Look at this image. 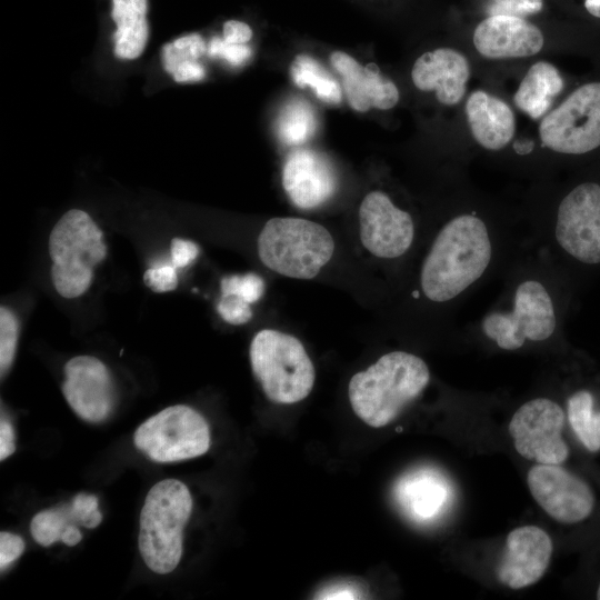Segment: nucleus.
I'll return each mask as SVG.
<instances>
[{"label":"nucleus","mask_w":600,"mask_h":600,"mask_svg":"<svg viewBox=\"0 0 600 600\" xmlns=\"http://www.w3.org/2000/svg\"><path fill=\"white\" fill-rule=\"evenodd\" d=\"M393 498L401 512L416 523H430L451 504V482L439 470L421 467L403 473L394 484Z\"/></svg>","instance_id":"obj_17"},{"label":"nucleus","mask_w":600,"mask_h":600,"mask_svg":"<svg viewBox=\"0 0 600 600\" xmlns=\"http://www.w3.org/2000/svg\"><path fill=\"white\" fill-rule=\"evenodd\" d=\"M317 123L312 106L301 98H293L279 112L277 132L284 144L299 146L314 134Z\"/></svg>","instance_id":"obj_27"},{"label":"nucleus","mask_w":600,"mask_h":600,"mask_svg":"<svg viewBox=\"0 0 600 600\" xmlns=\"http://www.w3.org/2000/svg\"><path fill=\"white\" fill-rule=\"evenodd\" d=\"M542 143L560 153L582 154L600 146V82L573 91L541 121Z\"/></svg>","instance_id":"obj_9"},{"label":"nucleus","mask_w":600,"mask_h":600,"mask_svg":"<svg viewBox=\"0 0 600 600\" xmlns=\"http://www.w3.org/2000/svg\"><path fill=\"white\" fill-rule=\"evenodd\" d=\"M527 480L534 500L557 521L576 523L593 509L588 484L559 464L539 463L530 469Z\"/></svg>","instance_id":"obj_13"},{"label":"nucleus","mask_w":600,"mask_h":600,"mask_svg":"<svg viewBox=\"0 0 600 600\" xmlns=\"http://www.w3.org/2000/svg\"><path fill=\"white\" fill-rule=\"evenodd\" d=\"M19 321L7 307L0 308V372L1 378L9 371L16 354Z\"/></svg>","instance_id":"obj_29"},{"label":"nucleus","mask_w":600,"mask_h":600,"mask_svg":"<svg viewBox=\"0 0 600 600\" xmlns=\"http://www.w3.org/2000/svg\"><path fill=\"white\" fill-rule=\"evenodd\" d=\"M147 10V0H112L114 53L119 59L133 60L143 52L149 36Z\"/></svg>","instance_id":"obj_24"},{"label":"nucleus","mask_w":600,"mask_h":600,"mask_svg":"<svg viewBox=\"0 0 600 600\" xmlns=\"http://www.w3.org/2000/svg\"><path fill=\"white\" fill-rule=\"evenodd\" d=\"M191 511L190 491L180 480H161L148 492L140 513L139 550L153 572L167 574L178 566Z\"/></svg>","instance_id":"obj_3"},{"label":"nucleus","mask_w":600,"mask_h":600,"mask_svg":"<svg viewBox=\"0 0 600 600\" xmlns=\"http://www.w3.org/2000/svg\"><path fill=\"white\" fill-rule=\"evenodd\" d=\"M470 77L467 58L451 48H439L421 54L411 70L413 84L422 91H436L444 106L461 101Z\"/></svg>","instance_id":"obj_20"},{"label":"nucleus","mask_w":600,"mask_h":600,"mask_svg":"<svg viewBox=\"0 0 600 600\" xmlns=\"http://www.w3.org/2000/svg\"><path fill=\"white\" fill-rule=\"evenodd\" d=\"M250 362L266 396L276 403H296L311 392L316 371L303 344L296 337L263 329L250 344Z\"/></svg>","instance_id":"obj_6"},{"label":"nucleus","mask_w":600,"mask_h":600,"mask_svg":"<svg viewBox=\"0 0 600 600\" xmlns=\"http://www.w3.org/2000/svg\"><path fill=\"white\" fill-rule=\"evenodd\" d=\"M49 253L53 262L51 279L63 298H77L91 286L93 267L107 256L103 234L82 210L67 211L49 236Z\"/></svg>","instance_id":"obj_5"},{"label":"nucleus","mask_w":600,"mask_h":600,"mask_svg":"<svg viewBox=\"0 0 600 600\" xmlns=\"http://www.w3.org/2000/svg\"><path fill=\"white\" fill-rule=\"evenodd\" d=\"M63 396L83 420H106L114 407V388L108 368L91 356H78L64 366Z\"/></svg>","instance_id":"obj_14"},{"label":"nucleus","mask_w":600,"mask_h":600,"mask_svg":"<svg viewBox=\"0 0 600 600\" xmlns=\"http://www.w3.org/2000/svg\"><path fill=\"white\" fill-rule=\"evenodd\" d=\"M81 539L82 534L78 526L69 527L61 537V541L67 546H76Z\"/></svg>","instance_id":"obj_40"},{"label":"nucleus","mask_w":600,"mask_h":600,"mask_svg":"<svg viewBox=\"0 0 600 600\" xmlns=\"http://www.w3.org/2000/svg\"><path fill=\"white\" fill-rule=\"evenodd\" d=\"M282 186L296 207L313 209L334 194L337 176L324 154L301 148L288 156L282 169Z\"/></svg>","instance_id":"obj_16"},{"label":"nucleus","mask_w":600,"mask_h":600,"mask_svg":"<svg viewBox=\"0 0 600 600\" xmlns=\"http://www.w3.org/2000/svg\"><path fill=\"white\" fill-rule=\"evenodd\" d=\"M429 380V368L421 358L392 351L351 378L350 404L370 427H384L423 391Z\"/></svg>","instance_id":"obj_2"},{"label":"nucleus","mask_w":600,"mask_h":600,"mask_svg":"<svg viewBox=\"0 0 600 600\" xmlns=\"http://www.w3.org/2000/svg\"><path fill=\"white\" fill-rule=\"evenodd\" d=\"M466 116L476 141L488 150H500L514 136L516 121L510 107L482 90L473 91L466 103Z\"/></svg>","instance_id":"obj_21"},{"label":"nucleus","mask_w":600,"mask_h":600,"mask_svg":"<svg viewBox=\"0 0 600 600\" xmlns=\"http://www.w3.org/2000/svg\"><path fill=\"white\" fill-rule=\"evenodd\" d=\"M143 281L154 292H168L178 286L177 268L172 263L154 266L146 270Z\"/></svg>","instance_id":"obj_33"},{"label":"nucleus","mask_w":600,"mask_h":600,"mask_svg":"<svg viewBox=\"0 0 600 600\" xmlns=\"http://www.w3.org/2000/svg\"><path fill=\"white\" fill-rule=\"evenodd\" d=\"M16 450L13 427L8 419L0 423V459L4 460Z\"/></svg>","instance_id":"obj_39"},{"label":"nucleus","mask_w":600,"mask_h":600,"mask_svg":"<svg viewBox=\"0 0 600 600\" xmlns=\"http://www.w3.org/2000/svg\"><path fill=\"white\" fill-rule=\"evenodd\" d=\"M481 326L490 340L508 351L527 341H544L557 328L552 298L540 281L524 280L516 289L511 310L487 314Z\"/></svg>","instance_id":"obj_7"},{"label":"nucleus","mask_w":600,"mask_h":600,"mask_svg":"<svg viewBox=\"0 0 600 600\" xmlns=\"http://www.w3.org/2000/svg\"><path fill=\"white\" fill-rule=\"evenodd\" d=\"M134 444L157 462H176L204 454L211 443L206 419L193 408L168 407L140 424Z\"/></svg>","instance_id":"obj_8"},{"label":"nucleus","mask_w":600,"mask_h":600,"mask_svg":"<svg viewBox=\"0 0 600 600\" xmlns=\"http://www.w3.org/2000/svg\"><path fill=\"white\" fill-rule=\"evenodd\" d=\"M597 599L600 600V584H599V588H598V591H597Z\"/></svg>","instance_id":"obj_42"},{"label":"nucleus","mask_w":600,"mask_h":600,"mask_svg":"<svg viewBox=\"0 0 600 600\" xmlns=\"http://www.w3.org/2000/svg\"><path fill=\"white\" fill-rule=\"evenodd\" d=\"M559 246L587 264L600 263V186L584 182L560 202L554 229Z\"/></svg>","instance_id":"obj_11"},{"label":"nucleus","mask_w":600,"mask_h":600,"mask_svg":"<svg viewBox=\"0 0 600 600\" xmlns=\"http://www.w3.org/2000/svg\"><path fill=\"white\" fill-rule=\"evenodd\" d=\"M252 38L251 28L238 20H228L223 23L222 39L229 43L246 44Z\"/></svg>","instance_id":"obj_38"},{"label":"nucleus","mask_w":600,"mask_h":600,"mask_svg":"<svg viewBox=\"0 0 600 600\" xmlns=\"http://www.w3.org/2000/svg\"><path fill=\"white\" fill-rule=\"evenodd\" d=\"M102 514L98 510V498L84 492L78 493L70 503L37 513L31 520L32 538L40 546L49 547L61 541L64 531L71 526L92 529L99 526Z\"/></svg>","instance_id":"obj_22"},{"label":"nucleus","mask_w":600,"mask_h":600,"mask_svg":"<svg viewBox=\"0 0 600 600\" xmlns=\"http://www.w3.org/2000/svg\"><path fill=\"white\" fill-rule=\"evenodd\" d=\"M221 294H237L249 303L257 302L264 293V281L257 273L223 277L220 281Z\"/></svg>","instance_id":"obj_30"},{"label":"nucleus","mask_w":600,"mask_h":600,"mask_svg":"<svg viewBox=\"0 0 600 600\" xmlns=\"http://www.w3.org/2000/svg\"><path fill=\"white\" fill-rule=\"evenodd\" d=\"M564 412L551 399L536 398L512 416L509 433L518 453L539 463L560 464L569 456L562 439Z\"/></svg>","instance_id":"obj_10"},{"label":"nucleus","mask_w":600,"mask_h":600,"mask_svg":"<svg viewBox=\"0 0 600 600\" xmlns=\"http://www.w3.org/2000/svg\"><path fill=\"white\" fill-rule=\"evenodd\" d=\"M543 8V0H493L489 12L491 14H509L523 18L536 14Z\"/></svg>","instance_id":"obj_34"},{"label":"nucleus","mask_w":600,"mask_h":600,"mask_svg":"<svg viewBox=\"0 0 600 600\" xmlns=\"http://www.w3.org/2000/svg\"><path fill=\"white\" fill-rule=\"evenodd\" d=\"M551 554L552 541L544 530L536 526L516 528L507 537L498 579L514 590L529 587L542 578Z\"/></svg>","instance_id":"obj_15"},{"label":"nucleus","mask_w":600,"mask_h":600,"mask_svg":"<svg viewBox=\"0 0 600 600\" xmlns=\"http://www.w3.org/2000/svg\"><path fill=\"white\" fill-rule=\"evenodd\" d=\"M584 7L590 14L600 18V0H584Z\"/></svg>","instance_id":"obj_41"},{"label":"nucleus","mask_w":600,"mask_h":600,"mask_svg":"<svg viewBox=\"0 0 600 600\" xmlns=\"http://www.w3.org/2000/svg\"><path fill=\"white\" fill-rule=\"evenodd\" d=\"M24 550V541L20 536L1 532L0 533V568L4 570L10 563L17 560Z\"/></svg>","instance_id":"obj_37"},{"label":"nucleus","mask_w":600,"mask_h":600,"mask_svg":"<svg viewBox=\"0 0 600 600\" xmlns=\"http://www.w3.org/2000/svg\"><path fill=\"white\" fill-rule=\"evenodd\" d=\"M360 239L363 247L381 259L404 254L414 239V223L382 191L369 192L359 208Z\"/></svg>","instance_id":"obj_12"},{"label":"nucleus","mask_w":600,"mask_h":600,"mask_svg":"<svg viewBox=\"0 0 600 600\" xmlns=\"http://www.w3.org/2000/svg\"><path fill=\"white\" fill-rule=\"evenodd\" d=\"M541 30L523 18L491 14L473 32L477 51L490 59L524 58L543 47Z\"/></svg>","instance_id":"obj_18"},{"label":"nucleus","mask_w":600,"mask_h":600,"mask_svg":"<svg viewBox=\"0 0 600 600\" xmlns=\"http://www.w3.org/2000/svg\"><path fill=\"white\" fill-rule=\"evenodd\" d=\"M258 256L270 270L312 279L331 260L334 241L323 226L302 218H272L258 237Z\"/></svg>","instance_id":"obj_4"},{"label":"nucleus","mask_w":600,"mask_h":600,"mask_svg":"<svg viewBox=\"0 0 600 600\" xmlns=\"http://www.w3.org/2000/svg\"><path fill=\"white\" fill-rule=\"evenodd\" d=\"M220 317L230 324H243L252 318L250 303L237 294H221L217 304Z\"/></svg>","instance_id":"obj_32"},{"label":"nucleus","mask_w":600,"mask_h":600,"mask_svg":"<svg viewBox=\"0 0 600 600\" xmlns=\"http://www.w3.org/2000/svg\"><path fill=\"white\" fill-rule=\"evenodd\" d=\"M207 53L211 58L226 60L232 67H240L250 59L252 51L247 44L229 43L222 38L213 37L207 47Z\"/></svg>","instance_id":"obj_31"},{"label":"nucleus","mask_w":600,"mask_h":600,"mask_svg":"<svg viewBox=\"0 0 600 600\" xmlns=\"http://www.w3.org/2000/svg\"><path fill=\"white\" fill-rule=\"evenodd\" d=\"M492 243L486 223L470 213L449 220L438 232L420 272L423 294L447 302L467 290L487 270Z\"/></svg>","instance_id":"obj_1"},{"label":"nucleus","mask_w":600,"mask_h":600,"mask_svg":"<svg viewBox=\"0 0 600 600\" xmlns=\"http://www.w3.org/2000/svg\"><path fill=\"white\" fill-rule=\"evenodd\" d=\"M200 250L197 243L190 240L173 238L171 240V263L177 268H184L196 260Z\"/></svg>","instance_id":"obj_36"},{"label":"nucleus","mask_w":600,"mask_h":600,"mask_svg":"<svg viewBox=\"0 0 600 600\" xmlns=\"http://www.w3.org/2000/svg\"><path fill=\"white\" fill-rule=\"evenodd\" d=\"M290 76L298 87H309L323 102L337 104L342 99L338 81L309 54H299L294 58L290 64Z\"/></svg>","instance_id":"obj_26"},{"label":"nucleus","mask_w":600,"mask_h":600,"mask_svg":"<svg viewBox=\"0 0 600 600\" xmlns=\"http://www.w3.org/2000/svg\"><path fill=\"white\" fill-rule=\"evenodd\" d=\"M568 420L589 451L600 450V412L593 411V398L589 391H578L569 398Z\"/></svg>","instance_id":"obj_28"},{"label":"nucleus","mask_w":600,"mask_h":600,"mask_svg":"<svg viewBox=\"0 0 600 600\" xmlns=\"http://www.w3.org/2000/svg\"><path fill=\"white\" fill-rule=\"evenodd\" d=\"M330 63L341 77L344 96L353 110H388L398 103L397 86L380 72L376 63L362 66L353 57L339 50L331 52Z\"/></svg>","instance_id":"obj_19"},{"label":"nucleus","mask_w":600,"mask_h":600,"mask_svg":"<svg viewBox=\"0 0 600 600\" xmlns=\"http://www.w3.org/2000/svg\"><path fill=\"white\" fill-rule=\"evenodd\" d=\"M206 52L203 38L194 32L166 43L161 50V61L164 70L177 82H194L206 77L204 67L200 62Z\"/></svg>","instance_id":"obj_25"},{"label":"nucleus","mask_w":600,"mask_h":600,"mask_svg":"<svg viewBox=\"0 0 600 600\" xmlns=\"http://www.w3.org/2000/svg\"><path fill=\"white\" fill-rule=\"evenodd\" d=\"M562 89L563 80L558 69L547 61H538L520 82L513 101L518 109L537 120L547 113Z\"/></svg>","instance_id":"obj_23"},{"label":"nucleus","mask_w":600,"mask_h":600,"mask_svg":"<svg viewBox=\"0 0 600 600\" xmlns=\"http://www.w3.org/2000/svg\"><path fill=\"white\" fill-rule=\"evenodd\" d=\"M367 591H362L360 584L352 581L334 582L322 588L316 596L317 599H361L367 598Z\"/></svg>","instance_id":"obj_35"}]
</instances>
